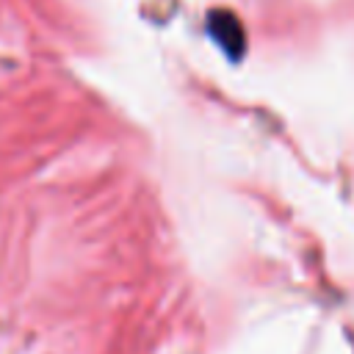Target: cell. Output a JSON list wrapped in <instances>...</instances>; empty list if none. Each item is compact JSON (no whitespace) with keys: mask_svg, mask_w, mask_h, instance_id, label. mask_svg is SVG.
Segmentation results:
<instances>
[{"mask_svg":"<svg viewBox=\"0 0 354 354\" xmlns=\"http://www.w3.org/2000/svg\"><path fill=\"white\" fill-rule=\"evenodd\" d=\"M227 25H230V28H221V22H218L216 17H210V30H213V36L224 44V50H227L230 55H235V53L241 50L243 36H241V28H238L235 17H230V22H227Z\"/></svg>","mask_w":354,"mask_h":354,"instance_id":"cell-1","label":"cell"}]
</instances>
